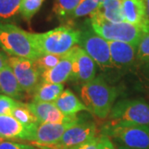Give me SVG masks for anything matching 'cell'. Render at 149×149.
I'll return each mask as SVG.
<instances>
[{
  "label": "cell",
  "instance_id": "6da1fadb",
  "mask_svg": "<svg viewBox=\"0 0 149 149\" xmlns=\"http://www.w3.org/2000/svg\"><path fill=\"white\" fill-rule=\"evenodd\" d=\"M80 98L88 111L97 118L109 117L118 97V90L109 85L102 75L85 83L80 87Z\"/></svg>",
  "mask_w": 149,
  "mask_h": 149
},
{
  "label": "cell",
  "instance_id": "7a4b0ae2",
  "mask_svg": "<svg viewBox=\"0 0 149 149\" xmlns=\"http://www.w3.org/2000/svg\"><path fill=\"white\" fill-rule=\"evenodd\" d=\"M0 47L11 56L36 61L42 56L37 47L33 33L13 24L0 23Z\"/></svg>",
  "mask_w": 149,
  "mask_h": 149
},
{
  "label": "cell",
  "instance_id": "3957f363",
  "mask_svg": "<svg viewBox=\"0 0 149 149\" xmlns=\"http://www.w3.org/2000/svg\"><path fill=\"white\" fill-rule=\"evenodd\" d=\"M100 133L106 135L117 146L128 149H149V127L123 122L108 121Z\"/></svg>",
  "mask_w": 149,
  "mask_h": 149
},
{
  "label": "cell",
  "instance_id": "277c9868",
  "mask_svg": "<svg viewBox=\"0 0 149 149\" xmlns=\"http://www.w3.org/2000/svg\"><path fill=\"white\" fill-rule=\"evenodd\" d=\"M33 37L41 55H63L78 45L80 30L67 23L43 33H33Z\"/></svg>",
  "mask_w": 149,
  "mask_h": 149
},
{
  "label": "cell",
  "instance_id": "5b68a950",
  "mask_svg": "<svg viewBox=\"0 0 149 149\" xmlns=\"http://www.w3.org/2000/svg\"><path fill=\"white\" fill-rule=\"evenodd\" d=\"M93 30L107 41L122 42L138 47L141 37L145 32L142 27L128 22H112L102 16L99 9L90 16Z\"/></svg>",
  "mask_w": 149,
  "mask_h": 149
},
{
  "label": "cell",
  "instance_id": "8992f818",
  "mask_svg": "<svg viewBox=\"0 0 149 149\" xmlns=\"http://www.w3.org/2000/svg\"><path fill=\"white\" fill-rule=\"evenodd\" d=\"M80 37L78 46L82 48L103 70L113 68L108 41L93 30L89 19L85 21V25L80 27Z\"/></svg>",
  "mask_w": 149,
  "mask_h": 149
},
{
  "label": "cell",
  "instance_id": "52a82bcc",
  "mask_svg": "<svg viewBox=\"0 0 149 149\" xmlns=\"http://www.w3.org/2000/svg\"><path fill=\"white\" fill-rule=\"evenodd\" d=\"M108 121L129 123L149 127V104L140 99L120 100L113 104Z\"/></svg>",
  "mask_w": 149,
  "mask_h": 149
},
{
  "label": "cell",
  "instance_id": "ba28073f",
  "mask_svg": "<svg viewBox=\"0 0 149 149\" xmlns=\"http://www.w3.org/2000/svg\"><path fill=\"white\" fill-rule=\"evenodd\" d=\"M99 134L100 131L93 120L79 117V119L65 132L56 145L58 149L73 148L91 139H95Z\"/></svg>",
  "mask_w": 149,
  "mask_h": 149
},
{
  "label": "cell",
  "instance_id": "9c48e42d",
  "mask_svg": "<svg viewBox=\"0 0 149 149\" xmlns=\"http://www.w3.org/2000/svg\"><path fill=\"white\" fill-rule=\"evenodd\" d=\"M8 63L22 91L33 95L37 85L41 82V73L35 61L27 58L9 56Z\"/></svg>",
  "mask_w": 149,
  "mask_h": 149
},
{
  "label": "cell",
  "instance_id": "30bf717a",
  "mask_svg": "<svg viewBox=\"0 0 149 149\" xmlns=\"http://www.w3.org/2000/svg\"><path fill=\"white\" fill-rule=\"evenodd\" d=\"M73 67L70 80L85 84L96 77V63L78 45L72 48Z\"/></svg>",
  "mask_w": 149,
  "mask_h": 149
},
{
  "label": "cell",
  "instance_id": "8fae6325",
  "mask_svg": "<svg viewBox=\"0 0 149 149\" xmlns=\"http://www.w3.org/2000/svg\"><path fill=\"white\" fill-rule=\"evenodd\" d=\"M38 125H25L12 115H0V134L6 140L33 142Z\"/></svg>",
  "mask_w": 149,
  "mask_h": 149
},
{
  "label": "cell",
  "instance_id": "7c38bea8",
  "mask_svg": "<svg viewBox=\"0 0 149 149\" xmlns=\"http://www.w3.org/2000/svg\"><path fill=\"white\" fill-rule=\"evenodd\" d=\"M113 68L121 71L131 70L137 65V47L128 43L108 41Z\"/></svg>",
  "mask_w": 149,
  "mask_h": 149
},
{
  "label": "cell",
  "instance_id": "4fadbf2b",
  "mask_svg": "<svg viewBox=\"0 0 149 149\" xmlns=\"http://www.w3.org/2000/svg\"><path fill=\"white\" fill-rule=\"evenodd\" d=\"M31 111L37 117L40 123H65L75 122L78 120V116H66L59 110L54 103L33 101L27 104Z\"/></svg>",
  "mask_w": 149,
  "mask_h": 149
},
{
  "label": "cell",
  "instance_id": "5bb4252c",
  "mask_svg": "<svg viewBox=\"0 0 149 149\" xmlns=\"http://www.w3.org/2000/svg\"><path fill=\"white\" fill-rule=\"evenodd\" d=\"M122 13L126 22L142 27L145 32L149 30L145 0H122Z\"/></svg>",
  "mask_w": 149,
  "mask_h": 149
},
{
  "label": "cell",
  "instance_id": "9a60e30c",
  "mask_svg": "<svg viewBox=\"0 0 149 149\" xmlns=\"http://www.w3.org/2000/svg\"><path fill=\"white\" fill-rule=\"evenodd\" d=\"M72 67L73 55L72 49H70L68 52L62 55L61 60L55 67L44 71L41 74V81L54 84H63L70 80L72 73Z\"/></svg>",
  "mask_w": 149,
  "mask_h": 149
},
{
  "label": "cell",
  "instance_id": "2e32d148",
  "mask_svg": "<svg viewBox=\"0 0 149 149\" xmlns=\"http://www.w3.org/2000/svg\"><path fill=\"white\" fill-rule=\"evenodd\" d=\"M74 123V122L65 123H39V125L37 128V131H36L35 140L33 142H31V143H56L60 141V139H61L65 132L70 126H72Z\"/></svg>",
  "mask_w": 149,
  "mask_h": 149
},
{
  "label": "cell",
  "instance_id": "e0dca14e",
  "mask_svg": "<svg viewBox=\"0 0 149 149\" xmlns=\"http://www.w3.org/2000/svg\"><path fill=\"white\" fill-rule=\"evenodd\" d=\"M54 104L62 113L70 117L77 116V113L82 111L89 112L84 103L69 89L61 94Z\"/></svg>",
  "mask_w": 149,
  "mask_h": 149
},
{
  "label": "cell",
  "instance_id": "ac0fdd59",
  "mask_svg": "<svg viewBox=\"0 0 149 149\" xmlns=\"http://www.w3.org/2000/svg\"><path fill=\"white\" fill-rule=\"evenodd\" d=\"M0 93L16 100L24 98L25 92L22 91L9 65L0 70Z\"/></svg>",
  "mask_w": 149,
  "mask_h": 149
},
{
  "label": "cell",
  "instance_id": "d6986e66",
  "mask_svg": "<svg viewBox=\"0 0 149 149\" xmlns=\"http://www.w3.org/2000/svg\"><path fill=\"white\" fill-rule=\"evenodd\" d=\"M64 91L63 84H54L41 81L33 94V100L54 103Z\"/></svg>",
  "mask_w": 149,
  "mask_h": 149
},
{
  "label": "cell",
  "instance_id": "ffe728a7",
  "mask_svg": "<svg viewBox=\"0 0 149 149\" xmlns=\"http://www.w3.org/2000/svg\"><path fill=\"white\" fill-rule=\"evenodd\" d=\"M101 15L112 22H126L123 16L122 0H105L99 8Z\"/></svg>",
  "mask_w": 149,
  "mask_h": 149
},
{
  "label": "cell",
  "instance_id": "44dd1931",
  "mask_svg": "<svg viewBox=\"0 0 149 149\" xmlns=\"http://www.w3.org/2000/svg\"><path fill=\"white\" fill-rule=\"evenodd\" d=\"M82 0H56L54 3L53 13L61 22H68L69 17Z\"/></svg>",
  "mask_w": 149,
  "mask_h": 149
},
{
  "label": "cell",
  "instance_id": "7402d4cb",
  "mask_svg": "<svg viewBox=\"0 0 149 149\" xmlns=\"http://www.w3.org/2000/svg\"><path fill=\"white\" fill-rule=\"evenodd\" d=\"M11 115L25 125H38L40 123L37 117L29 109L27 104L21 101L17 102V104L13 109Z\"/></svg>",
  "mask_w": 149,
  "mask_h": 149
},
{
  "label": "cell",
  "instance_id": "603a6c76",
  "mask_svg": "<svg viewBox=\"0 0 149 149\" xmlns=\"http://www.w3.org/2000/svg\"><path fill=\"white\" fill-rule=\"evenodd\" d=\"M100 4L94 0H82L79 5L75 8L71 15L69 17L67 23H71L76 18H80L85 16H91L95 12L98 10Z\"/></svg>",
  "mask_w": 149,
  "mask_h": 149
},
{
  "label": "cell",
  "instance_id": "cb8c5ba5",
  "mask_svg": "<svg viewBox=\"0 0 149 149\" xmlns=\"http://www.w3.org/2000/svg\"><path fill=\"white\" fill-rule=\"evenodd\" d=\"M22 0H0V20H10L19 13Z\"/></svg>",
  "mask_w": 149,
  "mask_h": 149
},
{
  "label": "cell",
  "instance_id": "d4e9b609",
  "mask_svg": "<svg viewBox=\"0 0 149 149\" xmlns=\"http://www.w3.org/2000/svg\"><path fill=\"white\" fill-rule=\"evenodd\" d=\"M44 0H22L19 13L22 18L30 22L32 17L40 10Z\"/></svg>",
  "mask_w": 149,
  "mask_h": 149
},
{
  "label": "cell",
  "instance_id": "484cf974",
  "mask_svg": "<svg viewBox=\"0 0 149 149\" xmlns=\"http://www.w3.org/2000/svg\"><path fill=\"white\" fill-rule=\"evenodd\" d=\"M61 57H62V55L44 54L34 61L39 72L42 74L44 71H47L48 70L55 67L60 62Z\"/></svg>",
  "mask_w": 149,
  "mask_h": 149
},
{
  "label": "cell",
  "instance_id": "4316f807",
  "mask_svg": "<svg viewBox=\"0 0 149 149\" xmlns=\"http://www.w3.org/2000/svg\"><path fill=\"white\" fill-rule=\"evenodd\" d=\"M149 65V30L141 37L137 47V65Z\"/></svg>",
  "mask_w": 149,
  "mask_h": 149
},
{
  "label": "cell",
  "instance_id": "83f0119b",
  "mask_svg": "<svg viewBox=\"0 0 149 149\" xmlns=\"http://www.w3.org/2000/svg\"><path fill=\"white\" fill-rule=\"evenodd\" d=\"M18 101L9 96L0 95V115H11Z\"/></svg>",
  "mask_w": 149,
  "mask_h": 149
},
{
  "label": "cell",
  "instance_id": "f1b7e54d",
  "mask_svg": "<svg viewBox=\"0 0 149 149\" xmlns=\"http://www.w3.org/2000/svg\"><path fill=\"white\" fill-rule=\"evenodd\" d=\"M0 149H39L32 144L22 143L13 141L4 140L0 143Z\"/></svg>",
  "mask_w": 149,
  "mask_h": 149
},
{
  "label": "cell",
  "instance_id": "f546056e",
  "mask_svg": "<svg viewBox=\"0 0 149 149\" xmlns=\"http://www.w3.org/2000/svg\"><path fill=\"white\" fill-rule=\"evenodd\" d=\"M97 146L98 149H118L109 137L101 133L97 137Z\"/></svg>",
  "mask_w": 149,
  "mask_h": 149
},
{
  "label": "cell",
  "instance_id": "4dcf8cb0",
  "mask_svg": "<svg viewBox=\"0 0 149 149\" xmlns=\"http://www.w3.org/2000/svg\"><path fill=\"white\" fill-rule=\"evenodd\" d=\"M70 149H98V146H97V138L91 139V140L85 142L84 143L80 144V145L75 147V148Z\"/></svg>",
  "mask_w": 149,
  "mask_h": 149
},
{
  "label": "cell",
  "instance_id": "1f68e13d",
  "mask_svg": "<svg viewBox=\"0 0 149 149\" xmlns=\"http://www.w3.org/2000/svg\"><path fill=\"white\" fill-rule=\"evenodd\" d=\"M8 58H9V56H8L5 52L0 51V70L9 65Z\"/></svg>",
  "mask_w": 149,
  "mask_h": 149
},
{
  "label": "cell",
  "instance_id": "d6a6232c",
  "mask_svg": "<svg viewBox=\"0 0 149 149\" xmlns=\"http://www.w3.org/2000/svg\"><path fill=\"white\" fill-rule=\"evenodd\" d=\"M146 3V9H147V15H148V19L149 21V0H145Z\"/></svg>",
  "mask_w": 149,
  "mask_h": 149
},
{
  "label": "cell",
  "instance_id": "836d02e7",
  "mask_svg": "<svg viewBox=\"0 0 149 149\" xmlns=\"http://www.w3.org/2000/svg\"><path fill=\"white\" fill-rule=\"evenodd\" d=\"M94 1H95V2H97V3H99L100 4H102L105 0H94Z\"/></svg>",
  "mask_w": 149,
  "mask_h": 149
},
{
  "label": "cell",
  "instance_id": "e575fe53",
  "mask_svg": "<svg viewBox=\"0 0 149 149\" xmlns=\"http://www.w3.org/2000/svg\"><path fill=\"white\" fill-rule=\"evenodd\" d=\"M4 140H6V139H4L1 134H0V143H1V142H3V141H4Z\"/></svg>",
  "mask_w": 149,
  "mask_h": 149
},
{
  "label": "cell",
  "instance_id": "d590c367",
  "mask_svg": "<svg viewBox=\"0 0 149 149\" xmlns=\"http://www.w3.org/2000/svg\"><path fill=\"white\" fill-rule=\"evenodd\" d=\"M117 146V145H116ZM118 148V149H128V148H123V147H119V146H117Z\"/></svg>",
  "mask_w": 149,
  "mask_h": 149
}]
</instances>
